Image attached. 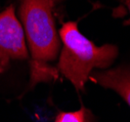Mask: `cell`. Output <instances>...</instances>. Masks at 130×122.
<instances>
[{
  "instance_id": "6da1fadb",
  "label": "cell",
  "mask_w": 130,
  "mask_h": 122,
  "mask_svg": "<svg viewBox=\"0 0 130 122\" xmlns=\"http://www.w3.org/2000/svg\"><path fill=\"white\" fill-rule=\"evenodd\" d=\"M64 0H21L19 17L30 52V85L57 79L51 65L61 50L56 27V6Z\"/></svg>"
},
{
  "instance_id": "7a4b0ae2",
  "label": "cell",
  "mask_w": 130,
  "mask_h": 122,
  "mask_svg": "<svg viewBox=\"0 0 130 122\" xmlns=\"http://www.w3.org/2000/svg\"><path fill=\"white\" fill-rule=\"evenodd\" d=\"M59 36L63 47L56 68L77 91L84 92L92 71L109 68L118 56L117 45L97 46L79 31L77 22L63 24Z\"/></svg>"
},
{
  "instance_id": "3957f363",
  "label": "cell",
  "mask_w": 130,
  "mask_h": 122,
  "mask_svg": "<svg viewBox=\"0 0 130 122\" xmlns=\"http://www.w3.org/2000/svg\"><path fill=\"white\" fill-rule=\"evenodd\" d=\"M27 59L24 28L11 5L0 12V72L5 71L13 61Z\"/></svg>"
},
{
  "instance_id": "277c9868",
  "label": "cell",
  "mask_w": 130,
  "mask_h": 122,
  "mask_svg": "<svg viewBox=\"0 0 130 122\" xmlns=\"http://www.w3.org/2000/svg\"><path fill=\"white\" fill-rule=\"evenodd\" d=\"M89 79L104 88L115 91L130 107V61L112 68L93 71Z\"/></svg>"
},
{
  "instance_id": "5b68a950",
  "label": "cell",
  "mask_w": 130,
  "mask_h": 122,
  "mask_svg": "<svg viewBox=\"0 0 130 122\" xmlns=\"http://www.w3.org/2000/svg\"><path fill=\"white\" fill-rule=\"evenodd\" d=\"M55 122H93L92 113L85 108L72 112H60Z\"/></svg>"
},
{
  "instance_id": "8992f818",
  "label": "cell",
  "mask_w": 130,
  "mask_h": 122,
  "mask_svg": "<svg viewBox=\"0 0 130 122\" xmlns=\"http://www.w3.org/2000/svg\"><path fill=\"white\" fill-rule=\"evenodd\" d=\"M117 1H118V2L120 3V5H122L124 8H126V9L128 10L129 15H130V0H117ZM123 26H130V18L128 20H125V21H124Z\"/></svg>"
}]
</instances>
